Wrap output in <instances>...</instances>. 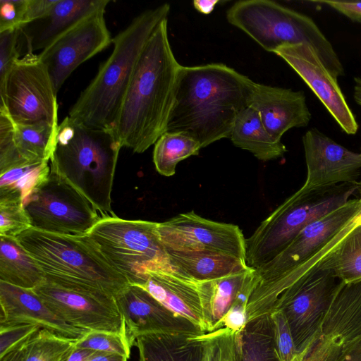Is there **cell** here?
<instances>
[{
  "label": "cell",
  "instance_id": "1",
  "mask_svg": "<svg viewBox=\"0 0 361 361\" xmlns=\"http://www.w3.org/2000/svg\"><path fill=\"white\" fill-rule=\"evenodd\" d=\"M180 66L169 42L165 19L137 61L110 130L121 147L142 153L166 131Z\"/></svg>",
  "mask_w": 361,
  "mask_h": 361
},
{
  "label": "cell",
  "instance_id": "2",
  "mask_svg": "<svg viewBox=\"0 0 361 361\" xmlns=\"http://www.w3.org/2000/svg\"><path fill=\"white\" fill-rule=\"evenodd\" d=\"M360 224L361 196L305 226L277 255L255 268L246 307L247 320L269 314L279 297L298 281L321 270Z\"/></svg>",
  "mask_w": 361,
  "mask_h": 361
},
{
  "label": "cell",
  "instance_id": "3",
  "mask_svg": "<svg viewBox=\"0 0 361 361\" xmlns=\"http://www.w3.org/2000/svg\"><path fill=\"white\" fill-rule=\"evenodd\" d=\"M253 82L224 63L180 65L166 131L188 133L202 148L230 138Z\"/></svg>",
  "mask_w": 361,
  "mask_h": 361
},
{
  "label": "cell",
  "instance_id": "4",
  "mask_svg": "<svg viewBox=\"0 0 361 361\" xmlns=\"http://www.w3.org/2000/svg\"><path fill=\"white\" fill-rule=\"evenodd\" d=\"M170 9L165 3L142 12L113 38L112 53L68 116L90 128L111 130L137 61L157 27L168 19Z\"/></svg>",
  "mask_w": 361,
  "mask_h": 361
},
{
  "label": "cell",
  "instance_id": "5",
  "mask_svg": "<svg viewBox=\"0 0 361 361\" xmlns=\"http://www.w3.org/2000/svg\"><path fill=\"white\" fill-rule=\"evenodd\" d=\"M16 238L37 262L48 283L111 297L130 285L87 235H63L30 228Z\"/></svg>",
  "mask_w": 361,
  "mask_h": 361
},
{
  "label": "cell",
  "instance_id": "6",
  "mask_svg": "<svg viewBox=\"0 0 361 361\" xmlns=\"http://www.w3.org/2000/svg\"><path fill=\"white\" fill-rule=\"evenodd\" d=\"M121 148L110 130L88 127L67 116L59 124L50 167L101 216L112 215L111 192Z\"/></svg>",
  "mask_w": 361,
  "mask_h": 361
},
{
  "label": "cell",
  "instance_id": "7",
  "mask_svg": "<svg viewBox=\"0 0 361 361\" xmlns=\"http://www.w3.org/2000/svg\"><path fill=\"white\" fill-rule=\"evenodd\" d=\"M228 22L260 47L274 53L279 48L298 44L312 47L336 79L344 68L332 44L309 16L271 0H242L226 11Z\"/></svg>",
  "mask_w": 361,
  "mask_h": 361
},
{
  "label": "cell",
  "instance_id": "8",
  "mask_svg": "<svg viewBox=\"0 0 361 361\" xmlns=\"http://www.w3.org/2000/svg\"><path fill=\"white\" fill-rule=\"evenodd\" d=\"M361 182L301 187L272 212L246 239V264L255 269L277 255L307 225L346 203Z\"/></svg>",
  "mask_w": 361,
  "mask_h": 361
},
{
  "label": "cell",
  "instance_id": "9",
  "mask_svg": "<svg viewBox=\"0 0 361 361\" xmlns=\"http://www.w3.org/2000/svg\"><path fill=\"white\" fill-rule=\"evenodd\" d=\"M86 235L130 284L142 286L147 269L167 256L157 222L101 216Z\"/></svg>",
  "mask_w": 361,
  "mask_h": 361
},
{
  "label": "cell",
  "instance_id": "10",
  "mask_svg": "<svg viewBox=\"0 0 361 361\" xmlns=\"http://www.w3.org/2000/svg\"><path fill=\"white\" fill-rule=\"evenodd\" d=\"M56 94L47 66L29 51L0 80V111L16 123L59 126Z\"/></svg>",
  "mask_w": 361,
  "mask_h": 361
},
{
  "label": "cell",
  "instance_id": "11",
  "mask_svg": "<svg viewBox=\"0 0 361 361\" xmlns=\"http://www.w3.org/2000/svg\"><path fill=\"white\" fill-rule=\"evenodd\" d=\"M23 207L31 228L63 235H86L101 217L75 187L51 169Z\"/></svg>",
  "mask_w": 361,
  "mask_h": 361
},
{
  "label": "cell",
  "instance_id": "12",
  "mask_svg": "<svg viewBox=\"0 0 361 361\" xmlns=\"http://www.w3.org/2000/svg\"><path fill=\"white\" fill-rule=\"evenodd\" d=\"M339 283L331 271L321 269L289 287L277 299L272 312L283 313L298 354L305 350L321 334L322 322Z\"/></svg>",
  "mask_w": 361,
  "mask_h": 361
},
{
  "label": "cell",
  "instance_id": "13",
  "mask_svg": "<svg viewBox=\"0 0 361 361\" xmlns=\"http://www.w3.org/2000/svg\"><path fill=\"white\" fill-rule=\"evenodd\" d=\"M145 276L140 286L159 302L204 332H213L211 306L215 280H197L174 267L167 256L154 262Z\"/></svg>",
  "mask_w": 361,
  "mask_h": 361
},
{
  "label": "cell",
  "instance_id": "14",
  "mask_svg": "<svg viewBox=\"0 0 361 361\" xmlns=\"http://www.w3.org/2000/svg\"><path fill=\"white\" fill-rule=\"evenodd\" d=\"M158 233L166 251H213L245 261L246 239L237 225L209 220L193 211L158 223Z\"/></svg>",
  "mask_w": 361,
  "mask_h": 361
},
{
  "label": "cell",
  "instance_id": "15",
  "mask_svg": "<svg viewBox=\"0 0 361 361\" xmlns=\"http://www.w3.org/2000/svg\"><path fill=\"white\" fill-rule=\"evenodd\" d=\"M105 10L88 15L38 54L47 66L57 92L78 66L112 43Z\"/></svg>",
  "mask_w": 361,
  "mask_h": 361
},
{
  "label": "cell",
  "instance_id": "16",
  "mask_svg": "<svg viewBox=\"0 0 361 361\" xmlns=\"http://www.w3.org/2000/svg\"><path fill=\"white\" fill-rule=\"evenodd\" d=\"M33 290L56 314L73 326L127 336L114 297L65 288L47 281Z\"/></svg>",
  "mask_w": 361,
  "mask_h": 361
},
{
  "label": "cell",
  "instance_id": "17",
  "mask_svg": "<svg viewBox=\"0 0 361 361\" xmlns=\"http://www.w3.org/2000/svg\"><path fill=\"white\" fill-rule=\"evenodd\" d=\"M313 91L341 129L349 135L358 130L356 118L335 78L314 49L306 44L286 45L274 52Z\"/></svg>",
  "mask_w": 361,
  "mask_h": 361
},
{
  "label": "cell",
  "instance_id": "18",
  "mask_svg": "<svg viewBox=\"0 0 361 361\" xmlns=\"http://www.w3.org/2000/svg\"><path fill=\"white\" fill-rule=\"evenodd\" d=\"M114 298L131 345L137 336L147 334L206 333L188 319L169 310L140 286L130 284Z\"/></svg>",
  "mask_w": 361,
  "mask_h": 361
},
{
  "label": "cell",
  "instance_id": "19",
  "mask_svg": "<svg viewBox=\"0 0 361 361\" xmlns=\"http://www.w3.org/2000/svg\"><path fill=\"white\" fill-rule=\"evenodd\" d=\"M307 165L305 189L355 182L361 169V153L353 152L316 128L302 136Z\"/></svg>",
  "mask_w": 361,
  "mask_h": 361
},
{
  "label": "cell",
  "instance_id": "20",
  "mask_svg": "<svg viewBox=\"0 0 361 361\" xmlns=\"http://www.w3.org/2000/svg\"><path fill=\"white\" fill-rule=\"evenodd\" d=\"M0 326L32 324L78 341L90 331L73 326L56 314L32 289L0 281Z\"/></svg>",
  "mask_w": 361,
  "mask_h": 361
},
{
  "label": "cell",
  "instance_id": "21",
  "mask_svg": "<svg viewBox=\"0 0 361 361\" xmlns=\"http://www.w3.org/2000/svg\"><path fill=\"white\" fill-rule=\"evenodd\" d=\"M247 105L259 114L267 131L279 140L288 130L307 126L311 120L302 91L253 82Z\"/></svg>",
  "mask_w": 361,
  "mask_h": 361
},
{
  "label": "cell",
  "instance_id": "22",
  "mask_svg": "<svg viewBox=\"0 0 361 361\" xmlns=\"http://www.w3.org/2000/svg\"><path fill=\"white\" fill-rule=\"evenodd\" d=\"M109 0H58L43 18L21 28L26 53L44 50L60 35L96 11L106 9Z\"/></svg>",
  "mask_w": 361,
  "mask_h": 361
},
{
  "label": "cell",
  "instance_id": "23",
  "mask_svg": "<svg viewBox=\"0 0 361 361\" xmlns=\"http://www.w3.org/2000/svg\"><path fill=\"white\" fill-rule=\"evenodd\" d=\"M321 334L345 345L361 337V279L339 285L321 326Z\"/></svg>",
  "mask_w": 361,
  "mask_h": 361
},
{
  "label": "cell",
  "instance_id": "24",
  "mask_svg": "<svg viewBox=\"0 0 361 361\" xmlns=\"http://www.w3.org/2000/svg\"><path fill=\"white\" fill-rule=\"evenodd\" d=\"M208 333H152L137 336L140 361H203Z\"/></svg>",
  "mask_w": 361,
  "mask_h": 361
},
{
  "label": "cell",
  "instance_id": "25",
  "mask_svg": "<svg viewBox=\"0 0 361 361\" xmlns=\"http://www.w3.org/2000/svg\"><path fill=\"white\" fill-rule=\"evenodd\" d=\"M169 262L177 269L199 281L216 280L249 267L235 256L213 251L166 250Z\"/></svg>",
  "mask_w": 361,
  "mask_h": 361
},
{
  "label": "cell",
  "instance_id": "26",
  "mask_svg": "<svg viewBox=\"0 0 361 361\" xmlns=\"http://www.w3.org/2000/svg\"><path fill=\"white\" fill-rule=\"evenodd\" d=\"M230 139L234 145L263 161L281 158L287 152L281 140L267 131L259 114L250 107L238 116Z\"/></svg>",
  "mask_w": 361,
  "mask_h": 361
},
{
  "label": "cell",
  "instance_id": "27",
  "mask_svg": "<svg viewBox=\"0 0 361 361\" xmlns=\"http://www.w3.org/2000/svg\"><path fill=\"white\" fill-rule=\"evenodd\" d=\"M0 281L32 290L45 281L42 270L16 238L0 235Z\"/></svg>",
  "mask_w": 361,
  "mask_h": 361
},
{
  "label": "cell",
  "instance_id": "28",
  "mask_svg": "<svg viewBox=\"0 0 361 361\" xmlns=\"http://www.w3.org/2000/svg\"><path fill=\"white\" fill-rule=\"evenodd\" d=\"M233 361H280L270 314L248 321L234 334Z\"/></svg>",
  "mask_w": 361,
  "mask_h": 361
},
{
  "label": "cell",
  "instance_id": "29",
  "mask_svg": "<svg viewBox=\"0 0 361 361\" xmlns=\"http://www.w3.org/2000/svg\"><path fill=\"white\" fill-rule=\"evenodd\" d=\"M58 127L47 123L23 125L13 122L12 140L21 158L27 162L50 161Z\"/></svg>",
  "mask_w": 361,
  "mask_h": 361
},
{
  "label": "cell",
  "instance_id": "30",
  "mask_svg": "<svg viewBox=\"0 0 361 361\" xmlns=\"http://www.w3.org/2000/svg\"><path fill=\"white\" fill-rule=\"evenodd\" d=\"M200 142L190 135L182 132L166 131L154 144L153 162L157 171L164 176H172L177 164L199 154Z\"/></svg>",
  "mask_w": 361,
  "mask_h": 361
},
{
  "label": "cell",
  "instance_id": "31",
  "mask_svg": "<svg viewBox=\"0 0 361 361\" xmlns=\"http://www.w3.org/2000/svg\"><path fill=\"white\" fill-rule=\"evenodd\" d=\"M49 161H32L0 175V197L24 200L49 176Z\"/></svg>",
  "mask_w": 361,
  "mask_h": 361
},
{
  "label": "cell",
  "instance_id": "32",
  "mask_svg": "<svg viewBox=\"0 0 361 361\" xmlns=\"http://www.w3.org/2000/svg\"><path fill=\"white\" fill-rule=\"evenodd\" d=\"M322 269L331 271L344 283L361 279V224L348 235Z\"/></svg>",
  "mask_w": 361,
  "mask_h": 361
},
{
  "label": "cell",
  "instance_id": "33",
  "mask_svg": "<svg viewBox=\"0 0 361 361\" xmlns=\"http://www.w3.org/2000/svg\"><path fill=\"white\" fill-rule=\"evenodd\" d=\"M255 269H246L215 280L211 306L213 331L233 306L241 290L253 278Z\"/></svg>",
  "mask_w": 361,
  "mask_h": 361
},
{
  "label": "cell",
  "instance_id": "34",
  "mask_svg": "<svg viewBox=\"0 0 361 361\" xmlns=\"http://www.w3.org/2000/svg\"><path fill=\"white\" fill-rule=\"evenodd\" d=\"M75 341L41 329L25 343L24 361H61Z\"/></svg>",
  "mask_w": 361,
  "mask_h": 361
},
{
  "label": "cell",
  "instance_id": "35",
  "mask_svg": "<svg viewBox=\"0 0 361 361\" xmlns=\"http://www.w3.org/2000/svg\"><path fill=\"white\" fill-rule=\"evenodd\" d=\"M131 346L126 335L99 331H90L75 343L76 348L116 354L128 359Z\"/></svg>",
  "mask_w": 361,
  "mask_h": 361
},
{
  "label": "cell",
  "instance_id": "36",
  "mask_svg": "<svg viewBox=\"0 0 361 361\" xmlns=\"http://www.w3.org/2000/svg\"><path fill=\"white\" fill-rule=\"evenodd\" d=\"M31 228L21 198L0 197V235L16 238Z\"/></svg>",
  "mask_w": 361,
  "mask_h": 361
},
{
  "label": "cell",
  "instance_id": "37",
  "mask_svg": "<svg viewBox=\"0 0 361 361\" xmlns=\"http://www.w3.org/2000/svg\"><path fill=\"white\" fill-rule=\"evenodd\" d=\"M348 346L339 338L320 334L294 361H341Z\"/></svg>",
  "mask_w": 361,
  "mask_h": 361
},
{
  "label": "cell",
  "instance_id": "38",
  "mask_svg": "<svg viewBox=\"0 0 361 361\" xmlns=\"http://www.w3.org/2000/svg\"><path fill=\"white\" fill-rule=\"evenodd\" d=\"M13 126V122L8 114L0 111V175L28 163L21 158L14 146L12 140Z\"/></svg>",
  "mask_w": 361,
  "mask_h": 361
},
{
  "label": "cell",
  "instance_id": "39",
  "mask_svg": "<svg viewBox=\"0 0 361 361\" xmlns=\"http://www.w3.org/2000/svg\"><path fill=\"white\" fill-rule=\"evenodd\" d=\"M271 318L274 341L280 361H294L298 356L291 331L283 313L274 310Z\"/></svg>",
  "mask_w": 361,
  "mask_h": 361
},
{
  "label": "cell",
  "instance_id": "40",
  "mask_svg": "<svg viewBox=\"0 0 361 361\" xmlns=\"http://www.w3.org/2000/svg\"><path fill=\"white\" fill-rule=\"evenodd\" d=\"M235 333L226 329L208 333L203 361H233Z\"/></svg>",
  "mask_w": 361,
  "mask_h": 361
},
{
  "label": "cell",
  "instance_id": "41",
  "mask_svg": "<svg viewBox=\"0 0 361 361\" xmlns=\"http://www.w3.org/2000/svg\"><path fill=\"white\" fill-rule=\"evenodd\" d=\"M40 329L32 324L0 326V358L22 345Z\"/></svg>",
  "mask_w": 361,
  "mask_h": 361
},
{
  "label": "cell",
  "instance_id": "42",
  "mask_svg": "<svg viewBox=\"0 0 361 361\" xmlns=\"http://www.w3.org/2000/svg\"><path fill=\"white\" fill-rule=\"evenodd\" d=\"M21 56V29L0 32V80Z\"/></svg>",
  "mask_w": 361,
  "mask_h": 361
},
{
  "label": "cell",
  "instance_id": "43",
  "mask_svg": "<svg viewBox=\"0 0 361 361\" xmlns=\"http://www.w3.org/2000/svg\"><path fill=\"white\" fill-rule=\"evenodd\" d=\"M27 0L0 1V32L21 29L25 25Z\"/></svg>",
  "mask_w": 361,
  "mask_h": 361
},
{
  "label": "cell",
  "instance_id": "44",
  "mask_svg": "<svg viewBox=\"0 0 361 361\" xmlns=\"http://www.w3.org/2000/svg\"><path fill=\"white\" fill-rule=\"evenodd\" d=\"M247 300L239 295L233 306L219 323L216 330L226 329L235 333L242 329L247 322Z\"/></svg>",
  "mask_w": 361,
  "mask_h": 361
},
{
  "label": "cell",
  "instance_id": "45",
  "mask_svg": "<svg viewBox=\"0 0 361 361\" xmlns=\"http://www.w3.org/2000/svg\"><path fill=\"white\" fill-rule=\"evenodd\" d=\"M313 2L324 4L342 13L352 21L361 23V1L322 0Z\"/></svg>",
  "mask_w": 361,
  "mask_h": 361
},
{
  "label": "cell",
  "instance_id": "46",
  "mask_svg": "<svg viewBox=\"0 0 361 361\" xmlns=\"http://www.w3.org/2000/svg\"><path fill=\"white\" fill-rule=\"evenodd\" d=\"M58 0H27L25 25L44 17Z\"/></svg>",
  "mask_w": 361,
  "mask_h": 361
},
{
  "label": "cell",
  "instance_id": "47",
  "mask_svg": "<svg viewBox=\"0 0 361 361\" xmlns=\"http://www.w3.org/2000/svg\"><path fill=\"white\" fill-rule=\"evenodd\" d=\"M97 351L79 349L74 348L70 351L61 361H88V360L95 354Z\"/></svg>",
  "mask_w": 361,
  "mask_h": 361
},
{
  "label": "cell",
  "instance_id": "48",
  "mask_svg": "<svg viewBox=\"0 0 361 361\" xmlns=\"http://www.w3.org/2000/svg\"><path fill=\"white\" fill-rule=\"evenodd\" d=\"M341 361H361V337L348 345Z\"/></svg>",
  "mask_w": 361,
  "mask_h": 361
},
{
  "label": "cell",
  "instance_id": "49",
  "mask_svg": "<svg viewBox=\"0 0 361 361\" xmlns=\"http://www.w3.org/2000/svg\"><path fill=\"white\" fill-rule=\"evenodd\" d=\"M219 2V0H195L192 1V5L196 11L207 15L214 11L215 6Z\"/></svg>",
  "mask_w": 361,
  "mask_h": 361
},
{
  "label": "cell",
  "instance_id": "50",
  "mask_svg": "<svg viewBox=\"0 0 361 361\" xmlns=\"http://www.w3.org/2000/svg\"><path fill=\"white\" fill-rule=\"evenodd\" d=\"M126 357L102 352H97L88 361H128Z\"/></svg>",
  "mask_w": 361,
  "mask_h": 361
},
{
  "label": "cell",
  "instance_id": "51",
  "mask_svg": "<svg viewBox=\"0 0 361 361\" xmlns=\"http://www.w3.org/2000/svg\"><path fill=\"white\" fill-rule=\"evenodd\" d=\"M25 343L0 358V361H24V347Z\"/></svg>",
  "mask_w": 361,
  "mask_h": 361
},
{
  "label": "cell",
  "instance_id": "52",
  "mask_svg": "<svg viewBox=\"0 0 361 361\" xmlns=\"http://www.w3.org/2000/svg\"><path fill=\"white\" fill-rule=\"evenodd\" d=\"M354 81V99L361 106V78H355Z\"/></svg>",
  "mask_w": 361,
  "mask_h": 361
},
{
  "label": "cell",
  "instance_id": "53",
  "mask_svg": "<svg viewBox=\"0 0 361 361\" xmlns=\"http://www.w3.org/2000/svg\"><path fill=\"white\" fill-rule=\"evenodd\" d=\"M360 153H361V151H360Z\"/></svg>",
  "mask_w": 361,
  "mask_h": 361
}]
</instances>
